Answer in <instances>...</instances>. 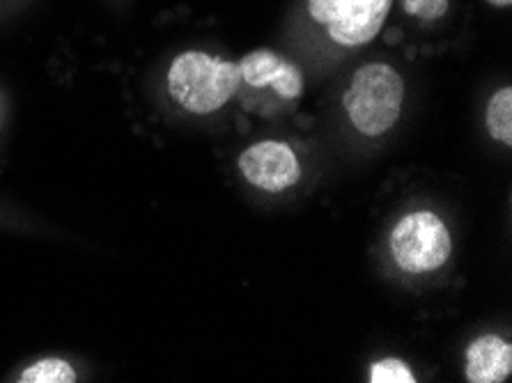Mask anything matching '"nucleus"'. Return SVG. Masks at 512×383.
<instances>
[{"instance_id": "obj_1", "label": "nucleus", "mask_w": 512, "mask_h": 383, "mask_svg": "<svg viewBox=\"0 0 512 383\" xmlns=\"http://www.w3.org/2000/svg\"><path fill=\"white\" fill-rule=\"evenodd\" d=\"M242 76L235 62L186 51L168 69V90L189 113L207 115L219 111L235 95Z\"/></svg>"}, {"instance_id": "obj_2", "label": "nucleus", "mask_w": 512, "mask_h": 383, "mask_svg": "<svg viewBox=\"0 0 512 383\" xmlns=\"http://www.w3.org/2000/svg\"><path fill=\"white\" fill-rule=\"evenodd\" d=\"M405 83L393 67L384 62H370L354 74L345 92V111L349 122L363 136H382L398 122Z\"/></svg>"}, {"instance_id": "obj_3", "label": "nucleus", "mask_w": 512, "mask_h": 383, "mask_svg": "<svg viewBox=\"0 0 512 383\" xmlns=\"http://www.w3.org/2000/svg\"><path fill=\"white\" fill-rule=\"evenodd\" d=\"M451 232L432 211H414L395 225L391 253L400 269L425 273L444 267L451 257Z\"/></svg>"}, {"instance_id": "obj_4", "label": "nucleus", "mask_w": 512, "mask_h": 383, "mask_svg": "<svg viewBox=\"0 0 512 383\" xmlns=\"http://www.w3.org/2000/svg\"><path fill=\"white\" fill-rule=\"evenodd\" d=\"M242 175L262 191L281 193L299 182L301 166L290 145L278 140H262L239 156Z\"/></svg>"}, {"instance_id": "obj_5", "label": "nucleus", "mask_w": 512, "mask_h": 383, "mask_svg": "<svg viewBox=\"0 0 512 383\" xmlns=\"http://www.w3.org/2000/svg\"><path fill=\"white\" fill-rule=\"evenodd\" d=\"M239 76L251 88H274L287 101H294L304 92V76L299 67L287 62L274 51L258 49L239 62Z\"/></svg>"}, {"instance_id": "obj_6", "label": "nucleus", "mask_w": 512, "mask_h": 383, "mask_svg": "<svg viewBox=\"0 0 512 383\" xmlns=\"http://www.w3.org/2000/svg\"><path fill=\"white\" fill-rule=\"evenodd\" d=\"M393 0H361L343 17L329 23V37L340 46H361L375 39L391 12Z\"/></svg>"}, {"instance_id": "obj_7", "label": "nucleus", "mask_w": 512, "mask_h": 383, "mask_svg": "<svg viewBox=\"0 0 512 383\" xmlns=\"http://www.w3.org/2000/svg\"><path fill=\"white\" fill-rule=\"evenodd\" d=\"M512 372V347L499 335H483L467 349V379L471 383H501Z\"/></svg>"}, {"instance_id": "obj_8", "label": "nucleus", "mask_w": 512, "mask_h": 383, "mask_svg": "<svg viewBox=\"0 0 512 383\" xmlns=\"http://www.w3.org/2000/svg\"><path fill=\"white\" fill-rule=\"evenodd\" d=\"M487 131L494 140L512 145V88H503L487 106Z\"/></svg>"}, {"instance_id": "obj_9", "label": "nucleus", "mask_w": 512, "mask_h": 383, "mask_svg": "<svg viewBox=\"0 0 512 383\" xmlns=\"http://www.w3.org/2000/svg\"><path fill=\"white\" fill-rule=\"evenodd\" d=\"M21 383H74V367L60 358H44L21 372Z\"/></svg>"}, {"instance_id": "obj_10", "label": "nucleus", "mask_w": 512, "mask_h": 383, "mask_svg": "<svg viewBox=\"0 0 512 383\" xmlns=\"http://www.w3.org/2000/svg\"><path fill=\"white\" fill-rule=\"evenodd\" d=\"M414 372L400 358H384L372 365L370 383H414Z\"/></svg>"}, {"instance_id": "obj_11", "label": "nucleus", "mask_w": 512, "mask_h": 383, "mask_svg": "<svg viewBox=\"0 0 512 383\" xmlns=\"http://www.w3.org/2000/svg\"><path fill=\"white\" fill-rule=\"evenodd\" d=\"M359 3L361 0H308V12L317 23L329 26L331 21L340 19Z\"/></svg>"}, {"instance_id": "obj_12", "label": "nucleus", "mask_w": 512, "mask_h": 383, "mask_svg": "<svg viewBox=\"0 0 512 383\" xmlns=\"http://www.w3.org/2000/svg\"><path fill=\"white\" fill-rule=\"evenodd\" d=\"M405 12L421 21H437L446 14L448 0H400Z\"/></svg>"}, {"instance_id": "obj_13", "label": "nucleus", "mask_w": 512, "mask_h": 383, "mask_svg": "<svg viewBox=\"0 0 512 383\" xmlns=\"http://www.w3.org/2000/svg\"><path fill=\"white\" fill-rule=\"evenodd\" d=\"M487 3H492L494 7H508L512 0H487Z\"/></svg>"}]
</instances>
